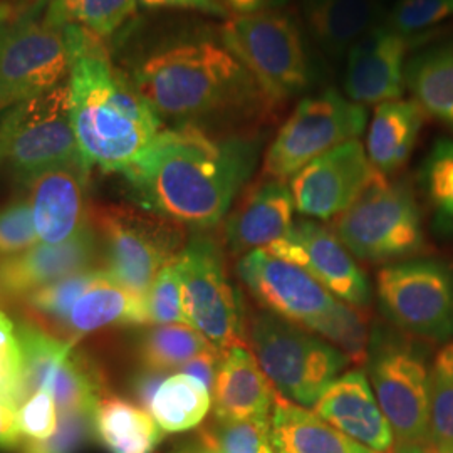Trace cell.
Listing matches in <instances>:
<instances>
[{"label": "cell", "mask_w": 453, "mask_h": 453, "mask_svg": "<svg viewBox=\"0 0 453 453\" xmlns=\"http://www.w3.org/2000/svg\"><path fill=\"white\" fill-rule=\"evenodd\" d=\"M162 121L245 125L275 106L228 48L220 27L183 24L143 35L119 65Z\"/></svg>", "instance_id": "cell-1"}, {"label": "cell", "mask_w": 453, "mask_h": 453, "mask_svg": "<svg viewBox=\"0 0 453 453\" xmlns=\"http://www.w3.org/2000/svg\"><path fill=\"white\" fill-rule=\"evenodd\" d=\"M264 146L257 131L163 128L121 173L133 205L195 232L220 226L252 180Z\"/></svg>", "instance_id": "cell-2"}, {"label": "cell", "mask_w": 453, "mask_h": 453, "mask_svg": "<svg viewBox=\"0 0 453 453\" xmlns=\"http://www.w3.org/2000/svg\"><path fill=\"white\" fill-rule=\"evenodd\" d=\"M69 48V111L82 160L91 170L123 173L165 128L163 121L104 39L71 24Z\"/></svg>", "instance_id": "cell-3"}, {"label": "cell", "mask_w": 453, "mask_h": 453, "mask_svg": "<svg viewBox=\"0 0 453 453\" xmlns=\"http://www.w3.org/2000/svg\"><path fill=\"white\" fill-rule=\"evenodd\" d=\"M69 22L52 0L0 2V110L67 81Z\"/></svg>", "instance_id": "cell-4"}, {"label": "cell", "mask_w": 453, "mask_h": 453, "mask_svg": "<svg viewBox=\"0 0 453 453\" xmlns=\"http://www.w3.org/2000/svg\"><path fill=\"white\" fill-rule=\"evenodd\" d=\"M245 341L275 391L306 408L316 405L349 363L321 336L267 311L250 312Z\"/></svg>", "instance_id": "cell-5"}, {"label": "cell", "mask_w": 453, "mask_h": 453, "mask_svg": "<svg viewBox=\"0 0 453 453\" xmlns=\"http://www.w3.org/2000/svg\"><path fill=\"white\" fill-rule=\"evenodd\" d=\"M89 226L96 235L99 267L142 297L163 265L187 245L185 226L138 205L91 203Z\"/></svg>", "instance_id": "cell-6"}, {"label": "cell", "mask_w": 453, "mask_h": 453, "mask_svg": "<svg viewBox=\"0 0 453 453\" xmlns=\"http://www.w3.org/2000/svg\"><path fill=\"white\" fill-rule=\"evenodd\" d=\"M388 324H372L366 376L395 445L430 438V368L420 344Z\"/></svg>", "instance_id": "cell-7"}, {"label": "cell", "mask_w": 453, "mask_h": 453, "mask_svg": "<svg viewBox=\"0 0 453 453\" xmlns=\"http://www.w3.org/2000/svg\"><path fill=\"white\" fill-rule=\"evenodd\" d=\"M334 234L355 259L395 264L425 249L421 211L405 180L376 172L357 202L334 222Z\"/></svg>", "instance_id": "cell-8"}, {"label": "cell", "mask_w": 453, "mask_h": 453, "mask_svg": "<svg viewBox=\"0 0 453 453\" xmlns=\"http://www.w3.org/2000/svg\"><path fill=\"white\" fill-rule=\"evenodd\" d=\"M220 29L228 48L274 104L308 91L312 65L303 33L289 14L230 17Z\"/></svg>", "instance_id": "cell-9"}, {"label": "cell", "mask_w": 453, "mask_h": 453, "mask_svg": "<svg viewBox=\"0 0 453 453\" xmlns=\"http://www.w3.org/2000/svg\"><path fill=\"white\" fill-rule=\"evenodd\" d=\"M84 162L69 111L67 81L0 114V163L22 183L65 163Z\"/></svg>", "instance_id": "cell-10"}, {"label": "cell", "mask_w": 453, "mask_h": 453, "mask_svg": "<svg viewBox=\"0 0 453 453\" xmlns=\"http://www.w3.org/2000/svg\"><path fill=\"white\" fill-rule=\"evenodd\" d=\"M366 127L368 110L336 89L303 97L264 155V177L292 179L324 153L359 140Z\"/></svg>", "instance_id": "cell-11"}, {"label": "cell", "mask_w": 453, "mask_h": 453, "mask_svg": "<svg viewBox=\"0 0 453 453\" xmlns=\"http://www.w3.org/2000/svg\"><path fill=\"white\" fill-rule=\"evenodd\" d=\"M179 262L188 326L220 351L245 346L241 292L226 273L222 245L205 232H194Z\"/></svg>", "instance_id": "cell-12"}, {"label": "cell", "mask_w": 453, "mask_h": 453, "mask_svg": "<svg viewBox=\"0 0 453 453\" xmlns=\"http://www.w3.org/2000/svg\"><path fill=\"white\" fill-rule=\"evenodd\" d=\"M381 314L391 326L421 340H453V269L435 259H408L376 275Z\"/></svg>", "instance_id": "cell-13"}, {"label": "cell", "mask_w": 453, "mask_h": 453, "mask_svg": "<svg viewBox=\"0 0 453 453\" xmlns=\"http://www.w3.org/2000/svg\"><path fill=\"white\" fill-rule=\"evenodd\" d=\"M17 338L27 398L37 389H46L59 415L96 413L99 400L108 395L106 378L101 366L80 349V341L61 340L27 319L17 324Z\"/></svg>", "instance_id": "cell-14"}, {"label": "cell", "mask_w": 453, "mask_h": 453, "mask_svg": "<svg viewBox=\"0 0 453 453\" xmlns=\"http://www.w3.org/2000/svg\"><path fill=\"white\" fill-rule=\"evenodd\" d=\"M237 275L264 311L316 331L338 306V299L308 271L256 249L237 260Z\"/></svg>", "instance_id": "cell-15"}, {"label": "cell", "mask_w": 453, "mask_h": 453, "mask_svg": "<svg viewBox=\"0 0 453 453\" xmlns=\"http://www.w3.org/2000/svg\"><path fill=\"white\" fill-rule=\"evenodd\" d=\"M376 175L359 140L336 146L289 179L296 211L331 220L348 211Z\"/></svg>", "instance_id": "cell-16"}, {"label": "cell", "mask_w": 453, "mask_h": 453, "mask_svg": "<svg viewBox=\"0 0 453 453\" xmlns=\"http://www.w3.org/2000/svg\"><path fill=\"white\" fill-rule=\"evenodd\" d=\"M265 249L308 271L338 301L355 308L370 306L372 286L334 230L312 219H301L284 239Z\"/></svg>", "instance_id": "cell-17"}, {"label": "cell", "mask_w": 453, "mask_h": 453, "mask_svg": "<svg viewBox=\"0 0 453 453\" xmlns=\"http://www.w3.org/2000/svg\"><path fill=\"white\" fill-rule=\"evenodd\" d=\"M89 173L84 162L48 168L22 181L39 241L63 243L89 226Z\"/></svg>", "instance_id": "cell-18"}, {"label": "cell", "mask_w": 453, "mask_h": 453, "mask_svg": "<svg viewBox=\"0 0 453 453\" xmlns=\"http://www.w3.org/2000/svg\"><path fill=\"white\" fill-rule=\"evenodd\" d=\"M410 42L387 22L366 34L346 56L344 95L365 108L400 99Z\"/></svg>", "instance_id": "cell-19"}, {"label": "cell", "mask_w": 453, "mask_h": 453, "mask_svg": "<svg viewBox=\"0 0 453 453\" xmlns=\"http://www.w3.org/2000/svg\"><path fill=\"white\" fill-rule=\"evenodd\" d=\"M99 267V249L91 226L63 243H42L12 257L0 259V294L20 297L63 277Z\"/></svg>", "instance_id": "cell-20"}, {"label": "cell", "mask_w": 453, "mask_h": 453, "mask_svg": "<svg viewBox=\"0 0 453 453\" xmlns=\"http://www.w3.org/2000/svg\"><path fill=\"white\" fill-rule=\"evenodd\" d=\"M324 421L376 453H393L395 435L376 402L366 372L338 376L312 406Z\"/></svg>", "instance_id": "cell-21"}, {"label": "cell", "mask_w": 453, "mask_h": 453, "mask_svg": "<svg viewBox=\"0 0 453 453\" xmlns=\"http://www.w3.org/2000/svg\"><path fill=\"white\" fill-rule=\"evenodd\" d=\"M294 213L296 205L289 183L286 180H264L226 215V249L235 256H243L273 245L291 232L296 224Z\"/></svg>", "instance_id": "cell-22"}, {"label": "cell", "mask_w": 453, "mask_h": 453, "mask_svg": "<svg viewBox=\"0 0 453 453\" xmlns=\"http://www.w3.org/2000/svg\"><path fill=\"white\" fill-rule=\"evenodd\" d=\"M277 395L252 351L247 346H234L224 351L211 389V418L247 420L271 417Z\"/></svg>", "instance_id": "cell-23"}, {"label": "cell", "mask_w": 453, "mask_h": 453, "mask_svg": "<svg viewBox=\"0 0 453 453\" xmlns=\"http://www.w3.org/2000/svg\"><path fill=\"white\" fill-rule=\"evenodd\" d=\"M150 324L146 297H142L101 267L65 319L61 340L80 341L110 327Z\"/></svg>", "instance_id": "cell-24"}, {"label": "cell", "mask_w": 453, "mask_h": 453, "mask_svg": "<svg viewBox=\"0 0 453 453\" xmlns=\"http://www.w3.org/2000/svg\"><path fill=\"white\" fill-rule=\"evenodd\" d=\"M301 5L314 44L331 59L346 58L388 14L376 0H301Z\"/></svg>", "instance_id": "cell-25"}, {"label": "cell", "mask_w": 453, "mask_h": 453, "mask_svg": "<svg viewBox=\"0 0 453 453\" xmlns=\"http://www.w3.org/2000/svg\"><path fill=\"white\" fill-rule=\"evenodd\" d=\"M425 113L415 99H393L374 108L366 133V155L372 168L395 175L411 157L420 136Z\"/></svg>", "instance_id": "cell-26"}, {"label": "cell", "mask_w": 453, "mask_h": 453, "mask_svg": "<svg viewBox=\"0 0 453 453\" xmlns=\"http://www.w3.org/2000/svg\"><path fill=\"white\" fill-rule=\"evenodd\" d=\"M275 453H376L344 435L306 406L277 395L271 413Z\"/></svg>", "instance_id": "cell-27"}, {"label": "cell", "mask_w": 453, "mask_h": 453, "mask_svg": "<svg viewBox=\"0 0 453 453\" xmlns=\"http://www.w3.org/2000/svg\"><path fill=\"white\" fill-rule=\"evenodd\" d=\"M95 434L110 453H155L165 435L146 410L111 393L97 403Z\"/></svg>", "instance_id": "cell-28"}, {"label": "cell", "mask_w": 453, "mask_h": 453, "mask_svg": "<svg viewBox=\"0 0 453 453\" xmlns=\"http://www.w3.org/2000/svg\"><path fill=\"white\" fill-rule=\"evenodd\" d=\"M405 84L423 113L453 131V42L415 54L406 63Z\"/></svg>", "instance_id": "cell-29"}, {"label": "cell", "mask_w": 453, "mask_h": 453, "mask_svg": "<svg viewBox=\"0 0 453 453\" xmlns=\"http://www.w3.org/2000/svg\"><path fill=\"white\" fill-rule=\"evenodd\" d=\"M211 408V393L196 378L172 372L157 389L148 413L165 434H180L198 426Z\"/></svg>", "instance_id": "cell-30"}, {"label": "cell", "mask_w": 453, "mask_h": 453, "mask_svg": "<svg viewBox=\"0 0 453 453\" xmlns=\"http://www.w3.org/2000/svg\"><path fill=\"white\" fill-rule=\"evenodd\" d=\"M215 348L188 324H165L146 329L136 342L142 368L172 372L181 370L190 359Z\"/></svg>", "instance_id": "cell-31"}, {"label": "cell", "mask_w": 453, "mask_h": 453, "mask_svg": "<svg viewBox=\"0 0 453 453\" xmlns=\"http://www.w3.org/2000/svg\"><path fill=\"white\" fill-rule=\"evenodd\" d=\"M99 267H91L63 277L49 286L31 292L16 301L27 321L37 324L54 336H61L63 326L76 301L93 282Z\"/></svg>", "instance_id": "cell-32"}, {"label": "cell", "mask_w": 453, "mask_h": 453, "mask_svg": "<svg viewBox=\"0 0 453 453\" xmlns=\"http://www.w3.org/2000/svg\"><path fill=\"white\" fill-rule=\"evenodd\" d=\"M421 190L440 234L453 235V140H438L423 160Z\"/></svg>", "instance_id": "cell-33"}, {"label": "cell", "mask_w": 453, "mask_h": 453, "mask_svg": "<svg viewBox=\"0 0 453 453\" xmlns=\"http://www.w3.org/2000/svg\"><path fill=\"white\" fill-rule=\"evenodd\" d=\"M65 22L110 39L130 22L138 0H52Z\"/></svg>", "instance_id": "cell-34"}, {"label": "cell", "mask_w": 453, "mask_h": 453, "mask_svg": "<svg viewBox=\"0 0 453 453\" xmlns=\"http://www.w3.org/2000/svg\"><path fill=\"white\" fill-rule=\"evenodd\" d=\"M453 452V340L438 351L430 365V438Z\"/></svg>", "instance_id": "cell-35"}, {"label": "cell", "mask_w": 453, "mask_h": 453, "mask_svg": "<svg viewBox=\"0 0 453 453\" xmlns=\"http://www.w3.org/2000/svg\"><path fill=\"white\" fill-rule=\"evenodd\" d=\"M198 437L220 453H275L271 434V417L247 420L211 418Z\"/></svg>", "instance_id": "cell-36"}, {"label": "cell", "mask_w": 453, "mask_h": 453, "mask_svg": "<svg viewBox=\"0 0 453 453\" xmlns=\"http://www.w3.org/2000/svg\"><path fill=\"white\" fill-rule=\"evenodd\" d=\"M370 326L363 308H355L340 301L331 316L324 321L314 334L336 346L348 361L365 365L370 342Z\"/></svg>", "instance_id": "cell-37"}, {"label": "cell", "mask_w": 453, "mask_h": 453, "mask_svg": "<svg viewBox=\"0 0 453 453\" xmlns=\"http://www.w3.org/2000/svg\"><path fill=\"white\" fill-rule=\"evenodd\" d=\"M148 319L153 326L188 324L183 309V284L179 257L165 264L146 294Z\"/></svg>", "instance_id": "cell-38"}, {"label": "cell", "mask_w": 453, "mask_h": 453, "mask_svg": "<svg viewBox=\"0 0 453 453\" xmlns=\"http://www.w3.org/2000/svg\"><path fill=\"white\" fill-rule=\"evenodd\" d=\"M452 17L453 0H398L389 7L385 22L411 41Z\"/></svg>", "instance_id": "cell-39"}, {"label": "cell", "mask_w": 453, "mask_h": 453, "mask_svg": "<svg viewBox=\"0 0 453 453\" xmlns=\"http://www.w3.org/2000/svg\"><path fill=\"white\" fill-rule=\"evenodd\" d=\"M37 241L31 203L26 194L17 195L0 207V259L26 252Z\"/></svg>", "instance_id": "cell-40"}, {"label": "cell", "mask_w": 453, "mask_h": 453, "mask_svg": "<svg viewBox=\"0 0 453 453\" xmlns=\"http://www.w3.org/2000/svg\"><path fill=\"white\" fill-rule=\"evenodd\" d=\"M95 437V413L73 411L59 415V426L52 437L24 438L20 453H80Z\"/></svg>", "instance_id": "cell-41"}, {"label": "cell", "mask_w": 453, "mask_h": 453, "mask_svg": "<svg viewBox=\"0 0 453 453\" xmlns=\"http://www.w3.org/2000/svg\"><path fill=\"white\" fill-rule=\"evenodd\" d=\"M19 421L24 438L52 437L59 426V411L52 395L46 389H37L19 408Z\"/></svg>", "instance_id": "cell-42"}, {"label": "cell", "mask_w": 453, "mask_h": 453, "mask_svg": "<svg viewBox=\"0 0 453 453\" xmlns=\"http://www.w3.org/2000/svg\"><path fill=\"white\" fill-rule=\"evenodd\" d=\"M222 357H224V351H220L217 348H211V349L200 353L198 357H195L194 359H190L187 365H183L180 372L194 376L200 383H203L211 393L217 372H219L220 363H222Z\"/></svg>", "instance_id": "cell-43"}, {"label": "cell", "mask_w": 453, "mask_h": 453, "mask_svg": "<svg viewBox=\"0 0 453 453\" xmlns=\"http://www.w3.org/2000/svg\"><path fill=\"white\" fill-rule=\"evenodd\" d=\"M170 372H158V370H150V368H142L131 376L130 391L131 396L134 398V403L142 406L143 410L148 411L150 403L157 393V389L160 388L163 380L168 376Z\"/></svg>", "instance_id": "cell-44"}, {"label": "cell", "mask_w": 453, "mask_h": 453, "mask_svg": "<svg viewBox=\"0 0 453 453\" xmlns=\"http://www.w3.org/2000/svg\"><path fill=\"white\" fill-rule=\"evenodd\" d=\"M146 9H170V11H194L205 16L226 20L230 16L217 0H138Z\"/></svg>", "instance_id": "cell-45"}, {"label": "cell", "mask_w": 453, "mask_h": 453, "mask_svg": "<svg viewBox=\"0 0 453 453\" xmlns=\"http://www.w3.org/2000/svg\"><path fill=\"white\" fill-rule=\"evenodd\" d=\"M0 400L20 408L27 400L22 381V370L0 357Z\"/></svg>", "instance_id": "cell-46"}, {"label": "cell", "mask_w": 453, "mask_h": 453, "mask_svg": "<svg viewBox=\"0 0 453 453\" xmlns=\"http://www.w3.org/2000/svg\"><path fill=\"white\" fill-rule=\"evenodd\" d=\"M22 441L19 408L0 400V450H14Z\"/></svg>", "instance_id": "cell-47"}, {"label": "cell", "mask_w": 453, "mask_h": 453, "mask_svg": "<svg viewBox=\"0 0 453 453\" xmlns=\"http://www.w3.org/2000/svg\"><path fill=\"white\" fill-rule=\"evenodd\" d=\"M0 357L22 370V351L17 338V324L0 309Z\"/></svg>", "instance_id": "cell-48"}, {"label": "cell", "mask_w": 453, "mask_h": 453, "mask_svg": "<svg viewBox=\"0 0 453 453\" xmlns=\"http://www.w3.org/2000/svg\"><path fill=\"white\" fill-rule=\"evenodd\" d=\"M230 17L256 16L284 9L289 0H217Z\"/></svg>", "instance_id": "cell-49"}, {"label": "cell", "mask_w": 453, "mask_h": 453, "mask_svg": "<svg viewBox=\"0 0 453 453\" xmlns=\"http://www.w3.org/2000/svg\"><path fill=\"white\" fill-rule=\"evenodd\" d=\"M393 453H453L452 450L437 447L430 440L420 443H405V445H395Z\"/></svg>", "instance_id": "cell-50"}, {"label": "cell", "mask_w": 453, "mask_h": 453, "mask_svg": "<svg viewBox=\"0 0 453 453\" xmlns=\"http://www.w3.org/2000/svg\"><path fill=\"white\" fill-rule=\"evenodd\" d=\"M168 453H220L217 449H213L205 440L196 437V440H187L175 445Z\"/></svg>", "instance_id": "cell-51"}, {"label": "cell", "mask_w": 453, "mask_h": 453, "mask_svg": "<svg viewBox=\"0 0 453 453\" xmlns=\"http://www.w3.org/2000/svg\"><path fill=\"white\" fill-rule=\"evenodd\" d=\"M380 5H383L387 11H389V7H393L398 0H376Z\"/></svg>", "instance_id": "cell-52"}, {"label": "cell", "mask_w": 453, "mask_h": 453, "mask_svg": "<svg viewBox=\"0 0 453 453\" xmlns=\"http://www.w3.org/2000/svg\"><path fill=\"white\" fill-rule=\"evenodd\" d=\"M2 299H4V297H2V294H0V301H2Z\"/></svg>", "instance_id": "cell-53"}, {"label": "cell", "mask_w": 453, "mask_h": 453, "mask_svg": "<svg viewBox=\"0 0 453 453\" xmlns=\"http://www.w3.org/2000/svg\"><path fill=\"white\" fill-rule=\"evenodd\" d=\"M0 114H2V110H0Z\"/></svg>", "instance_id": "cell-54"}, {"label": "cell", "mask_w": 453, "mask_h": 453, "mask_svg": "<svg viewBox=\"0 0 453 453\" xmlns=\"http://www.w3.org/2000/svg\"><path fill=\"white\" fill-rule=\"evenodd\" d=\"M0 165H2V163H0Z\"/></svg>", "instance_id": "cell-55"}]
</instances>
